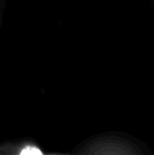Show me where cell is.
<instances>
[{"label": "cell", "mask_w": 154, "mask_h": 155, "mask_svg": "<svg viewBox=\"0 0 154 155\" xmlns=\"http://www.w3.org/2000/svg\"><path fill=\"white\" fill-rule=\"evenodd\" d=\"M20 154H42V152L40 151V149L38 147H35L33 145H28V146H25L22 149V151L20 152Z\"/></svg>", "instance_id": "6da1fadb"}]
</instances>
